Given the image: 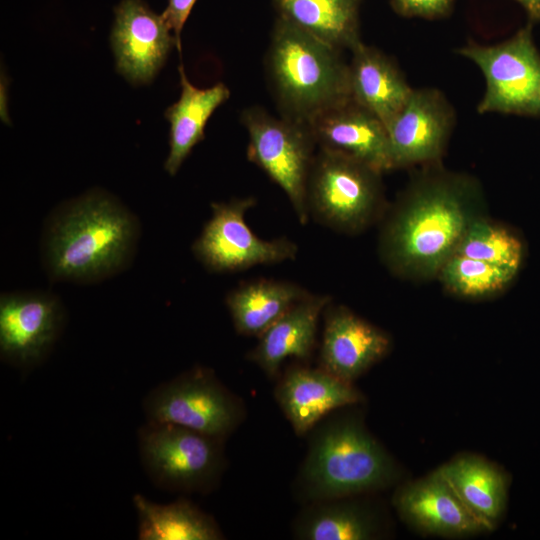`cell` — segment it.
Returning <instances> with one entry per match:
<instances>
[{"instance_id":"cell-29","label":"cell","mask_w":540,"mask_h":540,"mask_svg":"<svg viewBox=\"0 0 540 540\" xmlns=\"http://www.w3.org/2000/svg\"><path fill=\"white\" fill-rule=\"evenodd\" d=\"M196 0H168V5L162 13L169 28L173 31L178 43V51H181V31Z\"/></svg>"},{"instance_id":"cell-14","label":"cell","mask_w":540,"mask_h":540,"mask_svg":"<svg viewBox=\"0 0 540 540\" xmlns=\"http://www.w3.org/2000/svg\"><path fill=\"white\" fill-rule=\"evenodd\" d=\"M323 315L319 362L332 375L353 383L388 353V334L350 309L330 302Z\"/></svg>"},{"instance_id":"cell-3","label":"cell","mask_w":540,"mask_h":540,"mask_svg":"<svg viewBox=\"0 0 540 540\" xmlns=\"http://www.w3.org/2000/svg\"><path fill=\"white\" fill-rule=\"evenodd\" d=\"M333 411L307 434L308 447L294 482L303 503L358 496L392 485L398 469L362 421Z\"/></svg>"},{"instance_id":"cell-23","label":"cell","mask_w":540,"mask_h":540,"mask_svg":"<svg viewBox=\"0 0 540 540\" xmlns=\"http://www.w3.org/2000/svg\"><path fill=\"white\" fill-rule=\"evenodd\" d=\"M308 294L294 282L261 278L232 289L225 303L236 332L259 337Z\"/></svg>"},{"instance_id":"cell-15","label":"cell","mask_w":540,"mask_h":540,"mask_svg":"<svg viewBox=\"0 0 540 540\" xmlns=\"http://www.w3.org/2000/svg\"><path fill=\"white\" fill-rule=\"evenodd\" d=\"M274 397L295 434L307 435L335 410L360 403L363 395L320 366H293L278 379Z\"/></svg>"},{"instance_id":"cell-17","label":"cell","mask_w":540,"mask_h":540,"mask_svg":"<svg viewBox=\"0 0 540 540\" xmlns=\"http://www.w3.org/2000/svg\"><path fill=\"white\" fill-rule=\"evenodd\" d=\"M319 148L350 156L383 173L393 169L385 125L352 98L310 123Z\"/></svg>"},{"instance_id":"cell-4","label":"cell","mask_w":540,"mask_h":540,"mask_svg":"<svg viewBox=\"0 0 540 540\" xmlns=\"http://www.w3.org/2000/svg\"><path fill=\"white\" fill-rule=\"evenodd\" d=\"M339 52L278 17L266 63L282 116L309 125L351 98L348 65Z\"/></svg>"},{"instance_id":"cell-13","label":"cell","mask_w":540,"mask_h":540,"mask_svg":"<svg viewBox=\"0 0 540 540\" xmlns=\"http://www.w3.org/2000/svg\"><path fill=\"white\" fill-rule=\"evenodd\" d=\"M162 14L143 0H122L115 8L110 41L117 71L131 84L150 83L169 51L178 47Z\"/></svg>"},{"instance_id":"cell-8","label":"cell","mask_w":540,"mask_h":540,"mask_svg":"<svg viewBox=\"0 0 540 540\" xmlns=\"http://www.w3.org/2000/svg\"><path fill=\"white\" fill-rule=\"evenodd\" d=\"M532 22L494 45L469 42L457 53L476 64L485 79L477 106L480 114L501 113L540 117V53Z\"/></svg>"},{"instance_id":"cell-5","label":"cell","mask_w":540,"mask_h":540,"mask_svg":"<svg viewBox=\"0 0 540 540\" xmlns=\"http://www.w3.org/2000/svg\"><path fill=\"white\" fill-rule=\"evenodd\" d=\"M381 174L350 156L319 148L306 186L308 216L340 233L365 230L383 209Z\"/></svg>"},{"instance_id":"cell-10","label":"cell","mask_w":540,"mask_h":540,"mask_svg":"<svg viewBox=\"0 0 540 540\" xmlns=\"http://www.w3.org/2000/svg\"><path fill=\"white\" fill-rule=\"evenodd\" d=\"M255 205L254 197L211 204L212 215L192 244L194 256L208 271L239 272L296 258L298 246L290 239L264 240L250 229L245 215Z\"/></svg>"},{"instance_id":"cell-11","label":"cell","mask_w":540,"mask_h":540,"mask_svg":"<svg viewBox=\"0 0 540 540\" xmlns=\"http://www.w3.org/2000/svg\"><path fill=\"white\" fill-rule=\"evenodd\" d=\"M60 299L44 291L5 292L0 296L1 359L19 369L40 364L65 323Z\"/></svg>"},{"instance_id":"cell-16","label":"cell","mask_w":540,"mask_h":540,"mask_svg":"<svg viewBox=\"0 0 540 540\" xmlns=\"http://www.w3.org/2000/svg\"><path fill=\"white\" fill-rule=\"evenodd\" d=\"M393 504L407 524L425 534L465 537L486 531L439 469L399 487Z\"/></svg>"},{"instance_id":"cell-21","label":"cell","mask_w":540,"mask_h":540,"mask_svg":"<svg viewBox=\"0 0 540 540\" xmlns=\"http://www.w3.org/2000/svg\"><path fill=\"white\" fill-rule=\"evenodd\" d=\"M355 496L306 503L292 524L300 540H371L380 535L377 514Z\"/></svg>"},{"instance_id":"cell-28","label":"cell","mask_w":540,"mask_h":540,"mask_svg":"<svg viewBox=\"0 0 540 540\" xmlns=\"http://www.w3.org/2000/svg\"><path fill=\"white\" fill-rule=\"evenodd\" d=\"M391 4L404 17L437 19L451 11L454 0H391Z\"/></svg>"},{"instance_id":"cell-9","label":"cell","mask_w":540,"mask_h":540,"mask_svg":"<svg viewBox=\"0 0 540 540\" xmlns=\"http://www.w3.org/2000/svg\"><path fill=\"white\" fill-rule=\"evenodd\" d=\"M241 120L249 136L248 159L284 191L306 224V186L317 146L310 126L259 107L245 109Z\"/></svg>"},{"instance_id":"cell-20","label":"cell","mask_w":540,"mask_h":540,"mask_svg":"<svg viewBox=\"0 0 540 540\" xmlns=\"http://www.w3.org/2000/svg\"><path fill=\"white\" fill-rule=\"evenodd\" d=\"M438 469L484 529H494L507 503L505 473L493 463L472 454L457 456Z\"/></svg>"},{"instance_id":"cell-30","label":"cell","mask_w":540,"mask_h":540,"mask_svg":"<svg viewBox=\"0 0 540 540\" xmlns=\"http://www.w3.org/2000/svg\"><path fill=\"white\" fill-rule=\"evenodd\" d=\"M525 10L528 15L529 22H540V0H515Z\"/></svg>"},{"instance_id":"cell-18","label":"cell","mask_w":540,"mask_h":540,"mask_svg":"<svg viewBox=\"0 0 540 540\" xmlns=\"http://www.w3.org/2000/svg\"><path fill=\"white\" fill-rule=\"evenodd\" d=\"M330 302L328 295L308 294L258 337L248 359L269 378L278 375L288 358L308 359L315 347L319 319Z\"/></svg>"},{"instance_id":"cell-6","label":"cell","mask_w":540,"mask_h":540,"mask_svg":"<svg viewBox=\"0 0 540 540\" xmlns=\"http://www.w3.org/2000/svg\"><path fill=\"white\" fill-rule=\"evenodd\" d=\"M225 439L170 423L148 422L139 429L142 466L158 488L207 494L226 467Z\"/></svg>"},{"instance_id":"cell-27","label":"cell","mask_w":540,"mask_h":540,"mask_svg":"<svg viewBox=\"0 0 540 540\" xmlns=\"http://www.w3.org/2000/svg\"><path fill=\"white\" fill-rule=\"evenodd\" d=\"M454 254L519 272L524 259V244L510 229L479 216L466 229Z\"/></svg>"},{"instance_id":"cell-2","label":"cell","mask_w":540,"mask_h":540,"mask_svg":"<svg viewBox=\"0 0 540 540\" xmlns=\"http://www.w3.org/2000/svg\"><path fill=\"white\" fill-rule=\"evenodd\" d=\"M140 238L137 217L110 193L93 189L50 213L41 237L45 273L53 282L94 283L132 262Z\"/></svg>"},{"instance_id":"cell-26","label":"cell","mask_w":540,"mask_h":540,"mask_svg":"<svg viewBox=\"0 0 540 540\" xmlns=\"http://www.w3.org/2000/svg\"><path fill=\"white\" fill-rule=\"evenodd\" d=\"M518 272L489 262L453 254L438 272L443 286L465 298H485L504 291Z\"/></svg>"},{"instance_id":"cell-12","label":"cell","mask_w":540,"mask_h":540,"mask_svg":"<svg viewBox=\"0 0 540 540\" xmlns=\"http://www.w3.org/2000/svg\"><path fill=\"white\" fill-rule=\"evenodd\" d=\"M455 110L435 88L413 89L386 127L393 169L435 165L455 126Z\"/></svg>"},{"instance_id":"cell-25","label":"cell","mask_w":540,"mask_h":540,"mask_svg":"<svg viewBox=\"0 0 540 540\" xmlns=\"http://www.w3.org/2000/svg\"><path fill=\"white\" fill-rule=\"evenodd\" d=\"M140 540H221L224 534L215 519L186 498L168 504L133 496Z\"/></svg>"},{"instance_id":"cell-7","label":"cell","mask_w":540,"mask_h":540,"mask_svg":"<svg viewBox=\"0 0 540 540\" xmlns=\"http://www.w3.org/2000/svg\"><path fill=\"white\" fill-rule=\"evenodd\" d=\"M142 406L148 422L180 425L225 440L246 418L243 400L204 366L159 384Z\"/></svg>"},{"instance_id":"cell-19","label":"cell","mask_w":540,"mask_h":540,"mask_svg":"<svg viewBox=\"0 0 540 540\" xmlns=\"http://www.w3.org/2000/svg\"><path fill=\"white\" fill-rule=\"evenodd\" d=\"M351 52L350 96L387 127L403 108L413 88L395 63L376 48L360 41Z\"/></svg>"},{"instance_id":"cell-1","label":"cell","mask_w":540,"mask_h":540,"mask_svg":"<svg viewBox=\"0 0 540 540\" xmlns=\"http://www.w3.org/2000/svg\"><path fill=\"white\" fill-rule=\"evenodd\" d=\"M479 183L430 168L415 178L388 215L379 238L383 263L405 278L438 274L471 222L481 216Z\"/></svg>"},{"instance_id":"cell-22","label":"cell","mask_w":540,"mask_h":540,"mask_svg":"<svg viewBox=\"0 0 540 540\" xmlns=\"http://www.w3.org/2000/svg\"><path fill=\"white\" fill-rule=\"evenodd\" d=\"M179 73L180 97L164 114L170 123V150L164 169L171 176L178 172L193 147L205 138L208 119L230 97V90L223 83L201 89L191 84L182 65Z\"/></svg>"},{"instance_id":"cell-24","label":"cell","mask_w":540,"mask_h":540,"mask_svg":"<svg viewBox=\"0 0 540 540\" xmlns=\"http://www.w3.org/2000/svg\"><path fill=\"white\" fill-rule=\"evenodd\" d=\"M272 1L280 18L339 51L361 41L359 0Z\"/></svg>"}]
</instances>
